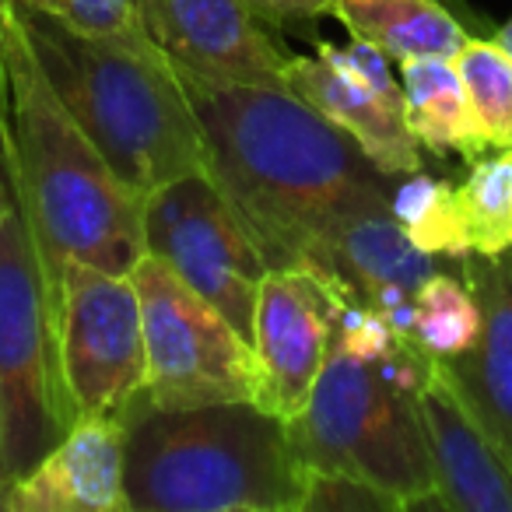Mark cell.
I'll return each instance as SVG.
<instances>
[{"mask_svg":"<svg viewBox=\"0 0 512 512\" xmlns=\"http://www.w3.org/2000/svg\"><path fill=\"white\" fill-rule=\"evenodd\" d=\"M470 253L498 256L512 249V148H491L474 158L456 183Z\"/></svg>","mask_w":512,"mask_h":512,"instance_id":"cell-21","label":"cell"},{"mask_svg":"<svg viewBox=\"0 0 512 512\" xmlns=\"http://www.w3.org/2000/svg\"><path fill=\"white\" fill-rule=\"evenodd\" d=\"M130 278L141 295L148 355L137 411L264 400V376L253 344L214 302L193 292L165 260L148 253L134 264Z\"/></svg>","mask_w":512,"mask_h":512,"instance_id":"cell-7","label":"cell"},{"mask_svg":"<svg viewBox=\"0 0 512 512\" xmlns=\"http://www.w3.org/2000/svg\"><path fill=\"white\" fill-rule=\"evenodd\" d=\"M141 235L144 253L165 260L253 344L256 292L271 267L211 172H190L144 193Z\"/></svg>","mask_w":512,"mask_h":512,"instance_id":"cell-9","label":"cell"},{"mask_svg":"<svg viewBox=\"0 0 512 512\" xmlns=\"http://www.w3.org/2000/svg\"><path fill=\"white\" fill-rule=\"evenodd\" d=\"M288 432L313 470L351 474L404 509H442L418 393L376 365L330 348L306 407Z\"/></svg>","mask_w":512,"mask_h":512,"instance_id":"cell-6","label":"cell"},{"mask_svg":"<svg viewBox=\"0 0 512 512\" xmlns=\"http://www.w3.org/2000/svg\"><path fill=\"white\" fill-rule=\"evenodd\" d=\"M309 271L355 288L393 330L411 337L414 292L442 271V260L411 242L390 207V190L358 200L323 232L309 256Z\"/></svg>","mask_w":512,"mask_h":512,"instance_id":"cell-13","label":"cell"},{"mask_svg":"<svg viewBox=\"0 0 512 512\" xmlns=\"http://www.w3.org/2000/svg\"><path fill=\"white\" fill-rule=\"evenodd\" d=\"M18 22L64 106L130 190L144 197L179 176L211 172L197 109L155 43L85 36L32 15Z\"/></svg>","mask_w":512,"mask_h":512,"instance_id":"cell-3","label":"cell"},{"mask_svg":"<svg viewBox=\"0 0 512 512\" xmlns=\"http://www.w3.org/2000/svg\"><path fill=\"white\" fill-rule=\"evenodd\" d=\"M11 11L50 18L85 36H106L120 43H151L141 29L134 0H4Z\"/></svg>","mask_w":512,"mask_h":512,"instance_id":"cell-23","label":"cell"},{"mask_svg":"<svg viewBox=\"0 0 512 512\" xmlns=\"http://www.w3.org/2000/svg\"><path fill=\"white\" fill-rule=\"evenodd\" d=\"M481 334V306L460 271H435L414 292L411 341L435 362L463 355Z\"/></svg>","mask_w":512,"mask_h":512,"instance_id":"cell-20","label":"cell"},{"mask_svg":"<svg viewBox=\"0 0 512 512\" xmlns=\"http://www.w3.org/2000/svg\"><path fill=\"white\" fill-rule=\"evenodd\" d=\"M0 134L15 162L22 204L60 285L64 260L130 274L144 256L141 193L130 190L81 130L15 11L0 0Z\"/></svg>","mask_w":512,"mask_h":512,"instance_id":"cell-2","label":"cell"},{"mask_svg":"<svg viewBox=\"0 0 512 512\" xmlns=\"http://www.w3.org/2000/svg\"><path fill=\"white\" fill-rule=\"evenodd\" d=\"M60 376L78 418L130 421L148 376L141 295L130 274L64 260L57 285Z\"/></svg>","mask_w":512,"mask_h":512,"instance_id":"cell-8","label":"cell"},{"mask_svg":"<svg viewBox=\"0 0 512 512\" xmlns=\"http://www.w3.org/2000/svg\"><path fill=\"white\" fill-rule=\"evenodd\" d=\"M488 148H512V53L498 39L470 36L453 57Z\"/></svg>","mask_w":512,"mask_h":512,"instance_id":"cell-22","label":"cell"},{"mask_svg":"<svg viewBox=\"0 0 512 512\" xmlns=\"http://www.w3.org/2000/svg\"><path fill=\"white\" fill-rule=\"evenodd\" d=\"M123 481L130 512H302L309 467L281 414L235 400L137 411Z\"/></svg>","mask_w":512,"mask_h":512,"instance_id":"cell-4","label":"cell"},{"mask_svg":"<svg viewBox=\"0 0 512 512\" xmlns=\"http://www.w3.org/2000/svg\"><path fill=\"white\" fill-rule=\"evenodd\" d=\"M337 285L309 267H271L253 313V351L264 376L260 407L292 421L306 407L334 348Z\"/></svg>","mask_w":512,"mask_h":512,"instance_id":"cell-12","label":"cell"},{"mask_svg":"<svg viewBox=\"0 0 512 512\" xmlns=\"http://www.w3.org/2000/svg\"><path fill=\"white\" fill-rule=\"evenodd\" d=\"M351 39L372 43L393 64L418 57H449L470 32L442 0H330V15Z\"/></svg>","mask_w":512,"mask_h":512,"instance_id":"cell-18","label":"cell"},{"mask_svg":"<svg viewBox=\"0 0 512 512\" xmlns=\"http://www.w3.org/2000/svg\"><path fill=\"white\" fill-rule=\"evenodd\" d=\"M179 81L204 127L214 183L267 267H306L348 207L390 190L362 148L288 85Z\"/></svg>","mask_w":512,"mask_h":512,"instance_id":"cell-1","label":"cell"},{"mask_svg":"<svg viewBox=\"0 0 512 512\" xmlns=\"http://www.w3.org/2000/svg\"><path fill=\"white\" fill-rule=\"evenodd\" d=\"M285 85L337 123L386 179L425 169V148L407 127L400 74L372 43H316L313 53H295Z\"/></svg>","mask_w":512,"mask_h":512,"instance_id":"cell-10","label":"cell"},{"mask_svg":"<svg viewBox=\"0 0 512 512\" xmlns=\"http://www.w3.org/2000/svg\"><path fill=\"white\" fill-rule=\"evenodd\" d=\"M404 509L393 495L358 481L337 470H313L309 467V488L302 498V512H393Z\"/></svg>","mask_w":512,"mask_h":512,"instance_id":"cell-24","label":"cell"},{"mask_svg":"<svg viewBox=\"0 0 512 512\" xmlns=\"http://www.w3.org/2000/svg\"><path fill=\"white\" fill-rule=\"evenodd\" d=\"M456 271L481 306V334L474 348L435 362V369L477 425L512 456V249L498 256L470 253Z\"/></svg>","mask_w":512,"mask_h":512,"instance_id":"cell-15","label":"cell"},{"mask_svg":"<svg viewBox=\"0 0 512 512\" xmlns=\"http://www.w3.org/2000/svg\"><path fill=\"white\" fill-rule=\"evenodd\" d=\"M74 421L60 376L57 285L0 134V484L43 460Z\"/></svg>","mask_w":512,"mask_h":512,"instance_id":"cell-5","label":"cell"},{"mask_svg":"<svg viewBox=\"0 0 512 512\" xmlns=\"http://www.w3.org/2000/svg\"><path fill=\"white\" fill-rule=\"evenodd\" d=\"M418 404L442 509L512 512V456L477 425L435 365L421 386Z\"/></svg>","mask_w":512,"mask_h":512,"instance_id":"cell-16","label":"cell"},{"mask_svg":"<svg viewBox=\"0 0 512 512\" xmlns=\"http://www.w3.org/2000/svg\"><path fill=\"white\" fill-rule=\"evenodd\" d=\"M141 29L176 74L225 85H285L295 53L249 0H134Z\"/></svg>","mask_w":512,"mask_h":512,"instance_id":"cell-11","label":"cell"},{"mask_svg":"<svg viewBox=\"0 0 512 512\" xmlns=\"http://www.w3.org/2000/svg\"><path fill=\"white\" fill-rule=\"evenodd\" d=\"M127 421L85 414L25 474L0 484V512H130Z\"/></svg>","mask_w":512,"mask_h":512,"instance_id":"cell-14","label":"cell"},{"mask_svg":"<svg viewBox=\"0 0 512 512\" xmlns=\"http://www.w3.org/2000/svg\"><path fill=\"white\" fill-rule=\"evenodd\" d=\"M390 207L418 249L439 256L446 264H460L463 256H470L456 183L428 176L425 169L390 179Z\"/></svg>","mask_w":512,"mask_h":512,"instance_id":"cell-19","label":"cell"},{"mask_svg":"<svg viewBox=\"0 0 512 512\" xmlns=\"http://www.w3.org/2000/svg\"><path fill=\"white\" fill-rule=\"evenodd\" d=\"M495 39H498V43H502V46H505V50H509V53H512V18H509V22H505V25H502V29H498V32H495Z\"/></svg>","mask_w":512,"mask_h":512,"instance_id":"cell-26","label":"cell"},{"mask_svg":"<svg viewBox=\"0 0 512 512\" xmlns=\"http://www.w3.org/2000/svg\"><path fill=\"white\" fill-rule=\"evenodd\" d=\"M397 71L404 85L407 127L421 148L432 151L435 158L460 155L463 162H474L484 151H491L453 60L418 57L397 64Z\"/></svg>","mask_w":512,"mask_h":512,"instance_id":"cell-17","label":"cell"},{"mask_svg":"<svg viewBox=\"0 0 512 512\" xmlns=\"http://www.w3.org/2000/svg\"><path fill=\"white\" fill-rule=\"evenodd\" d=\"M267 22H274L278 29L288 25H313L320 18L330 15V0H249Z\"/></svg>","mask_w":512,"mask_h":512,"instance_id":"cell-25","label":"cell"}]
</instances>
